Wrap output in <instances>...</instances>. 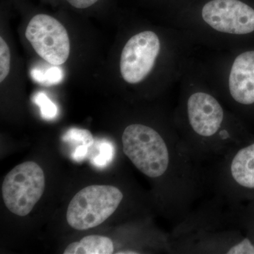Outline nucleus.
I'll return each instance as SVG.
<instances>
[{
  "mask_svg": "<svg viewBox=\"0 0 254 254\" xmlns=\"http://www.w3.org/2000/svg\"><path fill=\"white\" fill-rule=\"evenodd\" d=\"M63 140L69 143H76L78 145H84L88 147H91L94 142L91 132L87 129L78 128H70L65 133Z\"/></svg>",
  "mask_w": 254,
  "mask_h": 254,
  "instance_id": "nucleus-13",
  "label": "nucleus"
},
{
  "mask_svg": "<svg viewBox=\"0 0 254 254\" xmlns=\"http://www.w3.org/2000/svg\"><path fill=\"white\" fill-rule=\"evenodd\" d=\"M209 178L215 195L238 203L254 199V138L217 160Z\"/></svg>",
  "mask_w": 254,
  "mask_h": 254,
  "instance_id": "nucleus-4",
  "label": "nucleus"
},
{
  "mask_svg": "<svg viewBox=\"0 0 254 254\" xmlns=\"http://www.w3.org/2000/svg\"><path fill=\"white\" fill-rule=\"evenodd\" d=\"M71 6L77 9H86L96 3L98 0H66Z\"/></svg>",
  "mask_w": 254,
  "mask_h": 254,
  "instance_id": "nucleus-18",
  "label": "nucleus"
},
{
  "mask_svg": "<svg viewBox=\"0 0 254 254\" xmlns=\"http://www.w3.org/2000/svg\"><path fill=\"white\" fill-rule=\"evenodd\" d=\"M240 221L246 234L254 242V199L241 203Z\"/></svg>",
  "mask_w": 254,
  "mask_h": 254,
  "instance_id": "nucleus-12",
  "label": "nucleus"
},
{
  "mask_svg": "<svg viewBox=\"0 0 254 254\" xmlns=\"http://www.w3.org/2000/svg\"><path fill=\"white\" fill-rule=\"evenodd\" d=\"M228 85L235 104L247 110L254 108V50L237 57L230 70Z\"/></svg>",
  "mask_w": 254,
  "mask_h": 254,
  "instance_id": "nucleus-10",
  "label": "nucleus"
},
{
  "mask_svg": "<svg viewBox=\"0 0 254 254\" xmlns=\"http://www.w3.org/2000/svg\"><path fill=\"white\" fill-rule=\"evenodd\" d=\"M161 44L154 32L145 31L132 36L124 47L120 59L123 79L136 84L147 77L154 66Z\"/></svg>",
  "mask_w": 254,
  "mask_h": 254,
  "instance_id": "nucleus-8",
  "label": "nucleus"
},
{
  "mask_svg": "<svg viewBox=\"0 0 254 254\" xmlns=\"http://www.w3.org/2000/svg\"><path fill=\"white\" fill-rule=\"evenodd\" d=\"M113 241L100 235H89L79 242H73L66 247L64 254H113Z\"/></svg>",
  "mask_w": 254,
  "mask_h": 254,
  "instance_id": "nucleus-11",
  "label": "nucleus"
},
{
  "mask_svg": "<svg viewBox=\"0 0 254 254\" xmlns=\"http://www.w3.org/2000/svg\"><path fill=\"white\" fill-rule=\"evenodd\" d=\"M89 147L86 145H79L76 148L74 153H73L72 157L76 161H81L83 158L86 157L87 153H88V148Z\"/></svg>",
  "mask_w": 254,
  "mask_h": 254,
  "instance_id": "nucleus-19",
  "label": "nucleus"
},
{
  "mask_svg": "<svg viewBox=\"0 0 254 254\" xmlns=\"http://www.w3.org/2000/svg\"><path fill=\"white\" fill-rule=\"evenodd\" d=\"M10 51L9 46L2 37L0 38V82L4 81L10 70Z\"/></svg>",
  "mask_w": 254,
  "mask_h": 254,
  "instance_id": "nucleus-15",
  "label": "nucleus"
},
{
  "mask_svg": "<svg viewBox=\"0 0 254 254\" xmlns=\"http://www.w3.org/2000/svg\"><path fill=\"white\" fill-rule=\"evenodd\" d=\"M178 132L203 164L209 160H219L253 138L240 125L229 122L220 102L204 91L193 92L187 98L184 123Z\"/></svg>",
  "mask_w": 254,
  "mask_h": 254,
  "instance_id": "nucleus-3",
  "label": "nucleus"
},
{
  "mask_svg": "<svg viewBox=\"0 0 254 254\" xmlns=\"http://www.w3.org/2000/svg\"><path fill=\"white\" fill-rule=\"evenodd\" d=\"M124 193L118 187L92 185L79 190L68 205L66 220L78 230L93 228L110 218L121 204Z\"/></svg>",
  "mask_w": 254,
  "mask_h": 254,
  "instance_id": "nucleus-5",
  "label": "nucleus"
},
{
  "mask_svg": "<svg viewBox=\"0 0 254 254\" xmlns=\"http://www.w3.org/2000/svg\"><path fill=\"white\" fill-rule=\"evenodd\" d=\"M34 101L41 108L42 117L46 120L55 118L58 113L56 105L48 98L44 93H37Z\"/></svg>",
  "mask_w": 254,
  "mask_h": 254,
  "instance_id": "nucleus-14",
  "label": "nucleus"
},
{
  "mask_svg": "<svg viewBox=\"0 0 254 254\" xmlns=\"http://www.w3.org/2000/svg\"><path fill=\"white\" fill-rule=\"evenodd\" d=\"M240 204L215 195L192 209L169 235L170 253L254 254V242L241 226Z\"/></svg>",
  "mask_w": 254,
  "mask_h": 254,
  "instance_id": "nucleus-2",
  "label": "nucleus"
},
{
  "mask_svg": "<svg viewBox=\"0 0 254 254\" xmlns=\"http://www.w3.org/2000/svg\"><path fill=\"white\" fill-rule=\"evenodd\" d=\"M124 153L157 182L162 208L173 223L193 209L210 185L209 171L177 130L159 131L143 124L128 125L122 136Z\"/></svg>",
  "mask_w": 254,
  "mask_h": 254,
  "instance_id": "nucleus-1",
  "label": "nucleus"
},
{
  "mask_svg": "<svg viewBox=\"0 0 254 254\" xmlns=\"http://www.w3.org/2000/svg\"><path fill=\"white\" fill-rule=\"evenodd\" d=\"M32 76L39 82L46 81L48 84H54L59 83L63 78L61 68L52 67L47 70L46 72L42 73L39 70H34L32 72Z\"/></svg>",
  "mask_w": 254,
  "mask_h": 254,
  "instance_id": "nucleus-16",
  "label": "nucleus"
},
{
  "mask_svg": "<svg viewBox=\"0 0 254 254\" xmlns=\"http://www.w3.org/2000/svg\"><path fill=\"white\" fill-rule=\"evenodd\" d=\"M99 154L93 159V163L96 166H105L113 159L114 148L109 143H103L99 146Z\"/></svg>",
  "mask_w": 254,
  "mask_h": 254,
  "instance_id": "nucleus-17",
  "label": "nucleus"
},
{
  "mask_svg": "<svg viewBox=\"0 0 254 254\" xmlns=\"http://www.w3.org/2000/svg\"><path fill=\"white\" fill-rule=\"evenodd\" d=\"M46 186L43 169L33 161L13 168L2 184V198L11 213L23 217L31 213L41 199Z\"/></svg>",
  "mask_w": 254,
  "mask_h": 254,
  "instance_id": "nucleus-6",
  "label": "nucleus"
},
{
  "mask_svg": "<svg viewBox=\"0 0 254 254\" xmlns=\"http://www.w3.org/2000/svg\"><path fill=\"white\" fill-rule=\"evenodd\" d=\"M25 35L37 54L47 63H66L70 53L69 38L66 28L56 18L47 14L33 16Z\"/></svg>",
  "mask_w": 254,
  "mask_h": 254,
  "instance_id": "nucleus-7",
  "label": "nucleus"
},
{
  "mask_svg": "<svg viewBox=\"0 0 254 254\" xmlns=\"http://www.w3.org/2000/svg\"><path fill=\"white\" fill-rule=\"evenodd\" d=\"M201 15L209 26L220 33L247 35L254 31V9L240 0H211Z\"/></svg>",
  "mask_w": 254,
  "mask_h": 254,
  "instance_id": "nucleus-9",
  "label": "nucleus"
}]
</instances>
